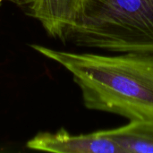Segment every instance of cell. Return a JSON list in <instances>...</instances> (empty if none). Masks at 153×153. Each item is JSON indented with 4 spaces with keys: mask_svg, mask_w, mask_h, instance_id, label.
Instances as JSON below:
<instances>
[{
    "mask_svg": "<svg viewBox=\"0 0 153 153\" xmlns=\"http://www.w3.org/2000/svg\"><path fill=\"white\" fill-rule=\"evenodd\" d=\"M67 42L112 53H153V0H82Z\"/></svg>",
    "mask_w": 153,
    "mask_h": 153,
    "instance_id": "2",
    "label": "cell"
},
{
    "mask_svg": "<svg viewBox=\"0 0 153 153\" xmlns=\"http://www.w3.org/2000/svg\"><path fill=\"white\" fill-rule=\"evenodd\" d=\"M4 1H7V2H11L13 4H15L17 5H28L31 0H0V7L2 6L3 3Z\"/></svg>",
    "mask_w": 153,
    "mask_h": 153,
    "instance_id": "6",
    "label": "cell"
},
{
    "mask_svg": "<svg viewBox=\"0 0 153 153\" xmlns=\"http://www.w3.org/2000/svg\"><path fill=\"white\" fill-rule=\"evenodd\" d=\"M30 150L54 153H124L105 130L73 135L65 129L56 133L40 132L27 142Z\"/></svg>",
    "mask_w": 153,
    "mask_h": 153,
    "instance_id": "3",
    "label": "cell"
},
{
    "mask_svg": "<svg viewBox=\"0 0 153 153\" xmlns=\"http://www.w3.org/2000/svg\"><path fill=\"white\" fill-rule=\"evenodd\" d=\"M82 0H31L30 14L37 19L52 38L66 42Z\"/></svg>",
    "mask_w": 153,
    "mask_h": 153,
    "instance_id": "4",
    "label": "cell"
},
{
    "mask_svg": "<svg viewBox=\"0 0 153 153\" xmlns=\"http://www.w3.org/2000/svg\"><path fill=\"white\" fill-rule=\"evenodd\" d=\"M105 133L124 153H153V120H131Z\"/></svg>",
    "mask_w": 153,
    "mask_h": 153,
    "instance_id": "5",
    "label": "cell"
},
{
    "mask_svg": "<svg viewBox=\"0 0 153 153\" xmlns=\"http://www.w3.org/2000/svg\"><path fill=\"white\" fill-rule=\"evenodd\" d=\"M67 70L86 108L131 120H153V53L101 55L30 45Z\"/></svg>",
    "mask_w": 153,
    "mask_h": 153,
    "instance_id": "1",
    "label": "cell"
}]
</instances>
